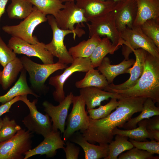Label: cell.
Masks as SVG:
<instances>
[{
	"instance_id": "1",
	"label": "cell",
	"mask_w": 159,
	"mask_h": 159,
	"mask_svg": "<svg viewBox=\"0 0 159 159\" xmlns=\"http://www.w3.org/2000/svg\"><path fill=\"white\" fill-rule=\"evenodd\" d=\"M147 98L122 96L116 110L106 117L97 120L90 118L89 126L81 132L89 143L108 144L113 140L112 132L115 127H122L136 113L141 111Z\"/></svg>"
},
{
	"instance_id": "2",
	"label": "cell",
	"mask_w": 159,
	"mask_h": 159,
	"mask_svg": "<svg viewBox=\"0 0 159 159\" xmlns=\"http://www.w3.org/2000/svg\"><path fill=\"white\" fill-rule=\"evenodd\" d=\"M125 97L150 98L159 102V58L147 52L143 73L133 87L123 90H111Z\"/></svg>"
},
{
	"instance_id": "3",
	"label": "cell",
	"mask_w": 159,
	"mask_h": 159,
	"mask_svg": "<svg viewBox=\"0 0 159 159\" xmlns=\"http://www.w3.org/2000/svg\"><path fill=\"white\" fill-rule=\"evenodd\" d=\"M47 16L52 30L53 36L51 42L45 44L46 49L54 57L58 58V62L67 64L72 63L74 59L64 45V37L68 34H72L73 38L75 40L77 35L80 37L85 34V31L79 26L74 30L61 29L57 26L53 16L48 15Z\"/></svg>"
},
{
	"instance_id": "4",
	"label": "cell",
	"mask_w": 159,
	"mask_h": 159,
	"mask_svg": "<svg viewBox=\"0 0 159 159\" xmlns=\"http://www.w3.org/2000/svg\"><path fill=\"white\" fill-rule=\"evenodd\" d=\"M120 34L124 41L122 51L125 59H128L133 51L140 48L159 58V48L143 32L140 26H133L132 28L127 27Z\"/></svg>"
},
{
	"instance_id": "5",
	"label": "cell",
	"mask_w": 159,
	"mask_h": 159,
	"mask_svg": "<svg viewBox=\"0 0 159 159\" xmlns=\"http://www.w3.org/2000/svg\"><path fill=\"white\" fill-rule=\"evenodd\" d=\"M24 69L28 72L29 80L33 88L39 91L44 90L45 83L49 77L55 72L65 69L67 64L57 62L50 64L36 63L26 56L20 58Z\"/></svg>"
},
{
	"instance_id": "6",
	"label": "cell",
	"mask_w": 159,
	"mask_h": 159,
	"mask_svg": "<svg viewBox=\"0 0 159 159\" xmlns=\"http://www.w3.org/2000/svg\"><path fill=\"white\" fill-rule=\"evenodd\" d=\"M86 23L89 32V37L96 34L100 37H107L118 50L123 44L120 33L117 28L113 11L95 18Z\"/></svg>"
},
{
	"instance_id": "7",
	"label": "cell",
	"mask_w": 159,
	"mask_h": 159,
	"mask_svg": "<svg viewBox=\"0 0 159 159\" xmlns=\"http://www.w3.org/2000/svg\"><path fill=\"white\" fill-rule=\"evenodd\" d=\"M47 21V16L33 6L32 13L19 24L5 26L2 29L12 37L19 38L31 44H35L39 41L33 35L34 31L37 26Z\"/></svg>"
},
{
	"instance_id": "8",
	"label": "cell",
	"mask_w": 159,
	"mask_h": 159,
	"mask_svg": "<svg viewBox=\"0 0 159 159\" xmlns=\"http://www.w3.org/2000/svg\"><path fill=\"white\" fill-rule=\"evenodd\" d=\"M32 133L21 129L11 138L0 143V159H24L32 149Z\"/></svg>"
},
{
	"instance_id": "9",
	"label": "cell",
	"mask_w": 159,
	"mask_h": 159,
	"mask_svg": "<svg viewBox=\"0 0 159 159\" xmlns=\"http://www.w3.org/2000/svg\"><path fill=\"white\" fill-rule=\"evenodd\" d=\"M27 96H20V101L27 105L29 111V113L24 117L22 122L29 131L41 135L44 138L53 130L49 116L47 113L43 114L37 110L36 105L37 99L31 102L28 99Z\"/></svg>"
},
{
	"instance_id": "10",
	"label": "cell",
	"mask_w": 159,
	"mask_h": 159,
	"mask_svg": "<svg viewBox=\"0 0 159 159\" xmlns=\"http://www.w3.org/2000/svg\"><path fill=\"white\" fill-rule=\"evenodd\" d=\"M73 107L67 122V127L63 132V140L66 142L75 132H81L89 126L90 118L85 110V102L80 95L74 96L72 101Z\"/></svg>"
},
{
	"instance_id": "11",
	"label": "cell",
	"mask_w": 159,
	"mask_h": 159,
	"mask_svg": "<svg viewBox=\"0 0 159 159\" xmlns=\"http://www.w3.org/2000/svg\"><path fill=\"white\" fill-rule=\"evenodd\" d=\"M71 65L65 69L63 72L59 75L51 77L49 83L53 86L55 90L52 93L54 100L60 102L65 97L64 85L67 80L73 73L76 72H87L92 67L89 57H80L74 59Z\"/></svg>"
},
{
	"instance_id": "12",
	"label": "cell",
	"mask_w": 159,
	"mask_h": 159,
	"mask_svg": "<svg viewBox=\"0 0 159 159\" xmlns=\"http://www.w3.org/2000/svg\"><path fill=\"white\" fill-rule=\"evenodd\" d=\"M7 46L15 53L29 57H35L40 59L44 64L54 63V56L45 48V44L38 42L31 44L19 38L11 37Z\"/></svg>"
},
{
	"instance_id": "13",
	"label": "cell",
	"mask_w": 159,
	"mask_h": 159,
	"mask_svg": "<svg viewBox=\"0 0 159 159\" xmlns=\"http://www.w3.org/2000/svg\"><path fill=\"white\" fill-rule=\"evenodd\" d=\"M63 9L54 16L58 26L64 30H74V25L79 27L88 21L84 15V10L77 6L74 1L65 2Z\"/></svg>"
},
{
	"instance_id": "14",
	"label": "cell",
	"mask_w": 159,
	"mask_h": 159,
	"mask_svg": "<svg viewBox=\"0 0 159 159\" xmlns=\"http://www.w3.org/2000/svg\"><path fill=\"white\" fill-rule=\"evenodd\" d=\"M74 96L72 92H70L57 106H54L47 101L43 102L44 111L51 118L54 131L59 130L61 133L64 132L65 121Z\"/></svg>"
},
{
	"instance_id": "15",
	"label": "cell",
	"mask_w": 159,
	"mask_h": 159,
	"mask_svg": "<svg viewBox=\"0 0 159 159\" xmlns=\"http://www.w3.org/2000/svg\"><path fill=\"white\" fill-rule=\"evenodd\" d=\"M117 28L120 32L133 26L137 12L136 0H124L117 3L113 11Z\"/></svg>"
},
{
	"instance_id": "16",
	"label": "cell",
	"mask_w": 159,
	"mask_h": 159,
	"mask_svg": "<svg viewBox=\"0 0 159 159\" xmlns=\"http://www.w3.org/2000/svg\"><path fill=\"white\" fill-rule=\"evenodd\" d=\"M147 52L141 48L134 50L133 52L135 55L136 60L133 67H130L127 72L130 74L129 78L120 84L116 85L112 83L109 84L104 90L108 92L111 90H123L134 86L143 73Z\"/></svg>"
},
{
	"instance_id": "17",
	"label": "cell",
	"mask_w": 159,
	"mask_h": 159,
	"mask_svg": "<svg viewBox=\"0 0 159 159\" xmlns=\"http://www.w3.org/2000/svg\"><path fill=\"white\" fill-rule=\"evenodd\" d=\"M60 131L53 130L48 136L44 138V140L38 145L31 149L25 154L24 159L37 155H45L47 158H52L57 153V150L63 149L65 145L64 141L60 136Z\"/></svg>"
},
{
	"instance_id": "18",
	"label": "cell",
	"mask_w": 159,
	"mask_h": 159,
	"mask_svg": "<svg viewBox=\"0 0 159 159\" xmlns=\"http://www.w3.org/2000/svg\"><path fill=\"white\" fill-rule=\"evenodd\" d=\"M76 4L84 11L88 21L91 19L113 11L117 3L112 0H75Z\"/></svg>"
},
{
	"instance_id": "19",
	"label": "cell",
	"mask_w": 159,
	"mask_h": 159,
	"mask_svg": "<svg viewBox=\"0 0 159 159\" xmlns=\"http://www.w3.org/2000/svg\"><path fill=\"white\" fill-rule=\"evenodd\" d=\"M71 142L80 145L85 153V159H104L108 155V144L95 145L89 143L84 138L82 134L77 131L69 139Z\"/></svg>"
},
{
	"instance_id": "20",
	"label": "cell",
	"mask_w": 159,
	"mask_h": 159,
	"mask_svg": "<svg viewBox=\"0 0 159 159\" xmlns=\"http://www.w3.org/2000/svg\"><path fill=\"white\" fill-rule=\"evenodd\" d=\"M80 95L84 100L87 110L101 105L102 102L110 98L119 100L122 97L116 93L107 91L95 87L80 89Z\"/></svg>"
},
{
	"instance_id": "21",
	"label": "cell",
	"mask_w": 159,
	"mask_h": 159,
	"mask_svg": "<svg viewBox=\"0 0 159 159\" xmlns=\"http://www.w3.org/2000/svg\"><path fill=\"white\" fill-rule=\"evenodd\" d=\"M132 59L124 60L118 64L112 65L109 57H105L97 69L106 78L109 84L112 83L114 79L120 74L127 73L128 69L134 64Z\"/></svg>"
},
{
	"instance_id": "22",
	"label": "cell",
	"mask_w": 159,
	"mask_h": 159,
	"mask_svg": "<svg viewBox=\"0 0 159 159\" xmlns=\"http://www.w3.org/2000/svg\"><path fill=\"white\" fill-rule=\"evenodd\" d=\"M136 1L137 12L133 26H140L148 19H159V0Z\"/></svg>"
},
{
	"instance_id": "23",
	"label": "cell",
	"mask_w": 159,
	"mask_h": 159,
	"mask_svg": "<svg viewBox=\"0 0 159 159\" xmlns=\"http://www.w3.org/2000/svg\"><path fill=\"white\" fill-rule=\"evenodd\" d=\"M26 71L24 69L14 85L5 94L0 96V103L4 104L12 100L16 96L31 94L37 98L39 96L29 86L26 80Z\"/></svg>"
},
{
	"instance_id": "24",
	"label": "cell",
	"mask_w": 159,
	"mask_h": 159,
	"mask_svg": "<svg viewBox=\"0 0 159 159\" xmlns=\"http://www.w3.org/2000/svg\"><path fill=\"white\" fill-rule=\"evenodd\" d=\"M23 68L20 58L16 57L0 70V85L4 90H7L16 81Z\"/></svg>"
},
{
	"instance_id": "25",
	"label": "cell",
	"mask_w": 159,
	"mask_h": 159,
	"mask_svg": "<svg viewBox=\"0 0 159 159\" xmlns=\"http://www.w3.org/2000/svg\"><path fill=\"white\" fill-rule=\"evenodd\" d=\"M101 40L98 35H93L87 40H84L70 47L69 52L73 59L80 57L89 58Z\"/></svg>"
},
{
	"instance_id": "26",
	"label": "cell",
	"mask_w": 159,
	"mask_h": 159,
	"mask_svg": "<svg viewBox=\"0 0 159 159\" xmlns=\"http://www.w3.org/2000/svg\"><path fill=\"white\" fill-rule=\"evenodd\" d=\"M75 85L79 89L95 87L104 90L109 84L105 77L98 69L92 68L86 72L82 79L77 81Z\"/></svg>"
},
{
	"instance_id": "27",
	"label": "cell",
	"mask_w": 159,
	"mask_h": 159,
	"mask_svg": "<svg viewBox=\"0 0 159 159\" xmlns=\"http://www.w3.org/2000/svg\"><path fill=\"white\" fill-rule=\"evenodd\" d=\"M155 103L151 99L147 98L143 104L141 113L136 117L130 118L125 123L122 128L126 130L135 128L140 121L159 115V107H156Z\"/></svg>"
},
{
	"instance_id": "28",
	"label": "cell",
	"mask_w": 159,
	"mask_h": 159,
	"mask_svg": "<svg viewBox=\"0 0 159 159\" xmlns=\"http://www.w3.org/2000/svg\"><path fill=\"white\" fill-rule=\"evenodd\" d=\"M6 11L11 19H24L32 13L33 5L28 0H11Z\"/></svg>"
},
{
	"instance_id": "29",
	"label": "cell",
	"mask_w": 159,
	"mask_h": 159,
	"mask_svg": "<svg viewBox=\"0 0 159 159\" xmlns=\"http://www.w3.org/2000/svg\"><path fill=\"white\" fill-rule=\"evenodd\" d=\"M147 119L139 121L138 127L128 130H121L115 127L112 131L114 135H119L125 136L130 139L139 141H146L148 138L151 140H154L148 132L146 127Z\"/></svg>"
},
{
	"instance_id": "30",
	"label": "cell",
	"mask_w": 159,
	"mask_h": 159,
	"mask_svg": "<svg viewBox=\"0 0 159 159\" xmlns=\"http://www.w3.org/2000/svg\"><path fill=\"white\" fill-rule=\"evenodd\" d=\"M117 50L108 38L104 37L102 39L89 57L92 67L94 68L99 66L107 54H113Z\"/></svg>"
},
{
	"instance_id": "31",
	"label": "cell",
	"mask_w": 159,
	"mask_h": 159,
	"mask_svg": "<svg viewBox=\"0 0 159 159\" xmlns=\"http://www.w3.org/2000/svg\"><path fill=\"white\" fill-rule=\"evenodd\" d=\"M128 139V137L116 135L115 140H112L108 144V155L104 159H117L123 152L133 148V145Z\"/></svg>"
},
{
	"instance_id": "32",
	"label": "cell",
	"mask_w": 159,
	"mask_h": 159,
	"mask_svg": "<svg viewBox=\"0 0 159 159\" xmlns=\"http://www.w3.org/2000/svg\"><path fill=\"white\" fill-rule=\"evenodd\" d=\"M41 12L45 15L54 16L64 5L60 0H28Z\"/></svg>"
},
{
	"instance_id": "33",
	"label": "cell",
	"mask_w": 159,
	"mask_h": 159,
	"mask_svg": "<svg viewBox=\"0 0 159 159\" xmlns=\"http://www.w3.org/2000/svg\"><path fill=\"white\" fill-rule=\"evenodd\" d=\"M117 100L116 98H111L110 102L105 105H100L97 109L87 110L89 118L93 120H97L106 117L118 106L119 102Z\"/></svg>"
},
{
	"instance_id": "34",
	"label": "cell",
	"mask_w": 159,
	"mask_h": 159,
	"mask_svg": "<svg viewBox=\"0 0 159 159\" xmlns=\"http://www.w3.org/2000/svg\"><path fill=\"white\" fill-rule=\"evenodd\" d=\"M143 32L159 48V19H151L140 26Z\"/></svg>"
},
{
	"instance_id": "35",
	"label": "cell",
	"mask_w": 159,
	"mask_h": 159,
	"mask_svg": "<svg viewBox=\"0 0 159 159\" xmlns=\"http://www.w3.org/2000/svg\"><path fill=\"white\" fill-rule=\"evenodd\" d=\"M21 129L15 120H10L9 117L5 116L2 119L0 129V143L11 138Z\"/></svg>"
},
{
	"instance_id": "36",
	"label": "cell",
	"mask_w": 159,
	"mask_h": 159,
	"mask_svg": "<svg viewBox=\"0 0 159 159\" xmlns=\"http://www.w3.org/2000/svg\"><path fill=\"white\" fill-rule=\"evenodd\" d=\"M126 152L120 154L118 159H158L159 156L146 150L139 149L134 147Z\"/></svg>"
},
{
	"instance_id": "37",
	"label": "cell",
	"mask_w": 159,
	"mask_h": 159,
	"mask_svg": "<svg viewBox=\"0 0 159 159\" xmlns=\"http://www.w3.org/2000/svg\"><path fill=\"white\" fill-rule=\"evenodd\" d=\"M129 141L134 147L146 150L153 154H159V141L154 140L149 141H139L131 139Z\"/></svg>"
},
{
	"instance_id": "38",
	"label": "cell",
	"mask_w": 159,
	"mask_h": 159,
	"mask_svg": "<svg viewBox=\"0 0 159 159\" xmlns=\"http://www.w3.org/2000/svg\"><path fill=\"white\" fill-rule=\"evenodd\" d=\"M16 54L6 45L0 36V64L4 67L15 59Z\"/></svg>"
},
{
	"instance_id": "39",
	"label": "cell",
	"mask_w": 159,
	"mask_h": 159,
	"mask_svg": "<svg viewBox=\"0 0 159 159\" xmlns=\"http://www.w3.org/2000/svg\"><path fill=\"white\" fill-rule=\"evenodd\" d=\"M66 142V147L63 149L66 155L67 159H77L80 152L79 147L76 146L69 140Z\"/></svg>"
},
{
	"instance_id": "40",
	"label": "cell",
	"mask_w": 159,
	"mask_h": 159,
	"mask_svg": "<svg viewBox=\"0 0 159 159\" xmlns=\"http://www.w3.org/2000/svg\"><path fill=\"white\" fill-rule=\"evenodd\" d=\"M146 127L148 130H159V115L147 119Z\"/></svg>"
},
{
	"instance_id": "41",
	"label": "cell",
	"mask_w": 159,
	"mask_h": 159,
	"mask_svg": "<svg viewBox=\"0 0 159 159\" xmlns=\"http://www.w3.org/2000/svg\"><path fill=\"white\" fill-rule=\"evenodd\" d=\"M20 96L16 97L12 100L0 106V117L3 114L9 112L13 105L16 102L20 101Z\"/></svg>"
},
{
	"instance_id": "42",
	"label": "cell",
	"mask_w": 159,
	"mask_h": 159,
	"mask_svg": "<svg viewBox=\"0 0 159 159\" xmlns=\"http://www.w3.org/2000/svg\"><path fill=\"white\" fill-rule=\"evenodd\" d=\"M9 0H0V21L1 16L5 12V7Z\"/></svg>"
},
{
	"instance_id": "43",
	"label": "cell",
	"mask_w": 159,
	"mask_h": 159,
	"mask_svg": "<svg viewBox=\"0 0 159 159\" xmlns=\"http://www.w3.org/2000/svg\"><path fill=\"white\" fill-rule=\"evenodd\" d=\"M147 130L154 139L156 141H159V130Z\"/></svg>"
},
{
	"instance_id": "44",
	"label": "cell",
	"mask_w": 159,
	"mask_h": 159,
	"mask_svg": "<svg viewBox=\"0 0 159 159\" xmlns=\"http://www.w3.org/2000/svg\"><path fill=\"white\" fill-rule=\"evenodd\" d=\"M62 2H66L69 1H75V0H60Z\"/></svg>"
},
{
	"instance_id": "45",
	"label": "cell",
	"mask_w": 159,
	"mask_h": 159,
	"mask_svg": "<svg viewBox=\"0 0 159 159\" xmlns=\"http://www.w3.org/2000/svg\"><path fill=\"white\" fill-rule=\"evenodd\" d=\"M102 0V1H106V0ZM113 0V1H114L116 2V3H118V2H121L124 0Z\"/></svg>"
},
{
	"instance_id": "46",
	"label": "cell",
	"mask_w": 159,
	"mask_h": 159,
	"mask_svg": "<svg viewBox=\"0 0 159 159\" xmlns=\"http://www.w3.org/2000/svg\"><path fill=\"white\" fill-rule=\"evenodd\" d=\"M2 124V119L0 118V129L1 127Z\"/></svg>"
}]
</instances>
